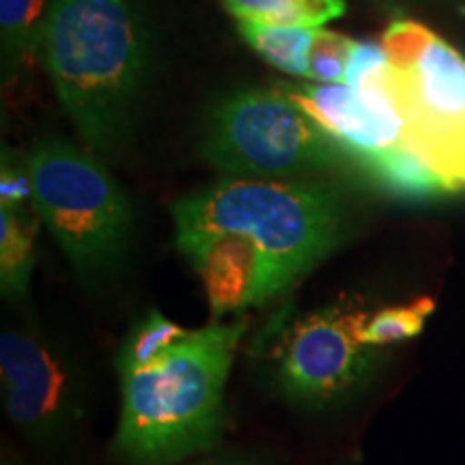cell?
<instances>
[{"label": "cell", "instance_id": "7", "mask_svg": "<svg viewBox=\"0 0 465 465\" xmlns=\"http://www.w3.org/2000/svg\"><path fill=\"white\" fill-rule=\"evenodd\" d=\"M366 317L358 300L341 298L291 325L276 364V383L289 403L328 410L362 391L380 349L360 341Z\"/></svg>", "mask_w": 465, "mask_h": 465}, {"label": "cell", "instance_id": "2", "mask_svg": "<svg viewBox=\"0 0 465 465\" xmlns=\"http://www.w3.org/2000/svg\"><path fill=\"white\" fill-rule=\"evenodd\" d=\"M246 330V317L213 319L151 362L121 371L116 455L127 465H177L216 449L226 381Z\"/></svg>", "mask_w": 465, "mask_h": 465}, {"label": "cell", "instance_id": "13", "mask_svg": "<svg viewBox=\"0 0 465 465\" xmlns=\"http://www.w3.org/2000/svg\"><path fill=\"white\" fill-rule=\"evenodd\" d=\"M44 0H0V39L5 75L31 61L42 50Z\"/></svg>", "mask_w": 465, "mask_h": 465}, {"label": "cell", "instance_id": "1", "mask_svg": "<svg viewBox=\"0 0 465 465\" xmlns=\"http://www.w3.org/2000/svg\"><path fill=\"white\" fill-rule=\"evenodd\" d=\"M174 246L205 287L213 319L278 298L341 246L347 209L317 179L223 177L174 201Z\"/></svg>", "mask_w": 465, "mask_h": 465}, {"label": "cell", "instance_id": "8", "mask_svg": "<svg viewBox=\"0 0 465 465\" xmlns=\"http://www.w3.org/2000/svg\"><path fill=\"white\" fill-rule=\"evenodd\" d=\"M5 414L33 444L67 438L86 414V380L72 349L31 325L0 334Z\"/></svg>", "mask_w": 465, "mask_h": 465}, {"label": "cell", "instance_id": "14", "mask_svg": "<svg viewBox=\"0 0 465 465\" xmlns=\"http://www.w3.org/2000/svg\"><path fill=\"white\" fill-rule=\"evenodd\" d=\"M192 330L173 323L160 311H149L125 336L121 345L119 358H116V371H130L147 364L174 342L185 339Z\"/></svg>", "mask_w": 465, "mask_h": 465}, {"label": "cell", "instance_id": "15", "mask_svg": "<svg viewBox=\"0 0 465 465\" xmlns=\"http://www.w3.org/2000/svg\"><path fill=\"white\" fill-rule=\"evenodd\" d=\"M435 311V302L429 298H420L411 304L388 306L377 311L364 319L360 328V341L366 345L383 347L391 342H399L405 339H414L422 332L424 323Z\"/></svg>", "mask_w": 465, "mask_h": 465}, {"label": "cell", "instance_id": "16", "mask_svg": "<svg viewBox=\"0 0 465 465\" xmlns=\"http://www.w3.org/2000/svg\"><path fill=\"white\" fill-rule=\"evenodd\" d=\"M353 39L341 33L317 28L311 50H308V80L312 83H345L349 56L353 50Z\"/></svg>", "mask_w": 465, "mask_h": 465}, {"label": "cell", "instance_id": "17", "mask_svg": "<svg viewBox=\"0 0 465 465\" xmlns=\"http://www.w3.org/2000/svg\"><path fill=\"white\" fill-rule=\"evenodd\" d=\"M33 190L31 179H28L26 160L25 164L17 166L9 162L7 155L3 160V179H0V205H31Z\"/></svg>", "mask_w": 465, "mask_h": 465}, {"label": "cell", "instance_id": "18", "mask_svg": "<svg viewBox=\"0 0 465 465\" xmlns=\"http://www.w3.org/2000/svg\"><path fill=\"white\" fill-rule=\"evenodd\" d=\"M192 465H254V463L243 461V459L224 457V459H207V461H199V463H192Z\"/></svg>", "mask_w": 465, "mask_h": 465}, {"label": "cell", "instance_id": "9", "mask_svg": "<svg viewBox=\"0 0 465 465\" xmlns=\"http://www.w3.org/2000/svg\"><path fill=\"white\" fill-rule=\"evenodd\" d=\"M302 110H306L339 144L347 160L364 173L403 144L399 113H381L369 106L356 89L345 83L278 84Z\"/></svg>", "mask_w": 465, "mask_h": 465}, {"label": "cell", "instance_id": "6", "mask_svg": "<svg viewBox=\"0 0 465 465\" xmlns=\"http://www.w3.org/2000/svg\"><path fill=\"white\" fill-rule=\"evenodd\" d=\"M201 155L224 177L237 179H308L347 160L281 86L237 91L220 102Z\"/></svg>", "mask_w": 465, "mask_h": 465}, {"label": "cell", "instance_id": "5", "mask_svg": "<svg viewBox=\"0 0 465 465\" xmlns=\"http://www.w3.org/2000/svg\"><path fill=\"white\" fill-rule=\"evenodd\" d=\"M403 144L449 185L465 188V58L431 28L391 25L381 39Z\"/></svg>", "mask_w": 465, "mask_h": 465}, {"label": "cell", "instance_id": "12", "mask_svg": "<svg viewBox=\"0 0 465 465\" xmlns=\"http://www.w3.org/2000/svg\"><path fill=\"white\" fill-rule=\"evenodd\" d=\"M237 22L322 28L345 14V0H223Z\"/></svg>", "mask_w": 465, "mask_h": 465}, {"label": "cell", "instance_id": "10", "mask_svg": "<svg viewBox=\"0 0 465 465\" xmlns=\"http://www.w3.org/2000/svg\"><path fill=\"white\" fill-rule=\"evenodd\" d=\"M42 218L31 205H0V293L5 300L26 298L37 261Z\"/></svg>", "mask_w": 465, "mask_h": 465}, {"label": "cell", "instance_id": "3", "mask_svg": "<svg viewBox=\"0 0 465 465\" xmlns=\"http://www.w3.org/2000/svg\"><path fill=\"white\" fill-rule=\"evenodd\" d=\"M42 56L86 147L113 151L130 130L147 78L149 31L138 0H52Z\"/></svg>", "mask_w": 465, "mask_h": 465}, {"label": "cell", "instance_id": "4", "mask_svg": "<svg viewBox=\"0 0 465 465\" xmlns=\"http://www.w3.org/2000/svg\"><path fill=\"white\" fill-rule=\"evenodd\" d=\"M33 205L75 276L97 281L124 259L134 212L130 196L95 155L58 138L26 155Z\"/></svg>", "mask_w": 465, "mask_h": 465}, {"label": "cell", "instance_id": "11", "mask_svg": "<svg viewBox=\"0 0 465 465\" xmlns=\"http://www.w3.org/2000/svg\"><path fill=\"white\" fill-rule=\"evenodd\" d=\"M237 28L250 48L263 56L270 65L284 74L306 78L308 50H311L317 28L259 25V22H240Z\"/></svg>", "mask_w": 465, "mask_h": 465}]
</instances>
